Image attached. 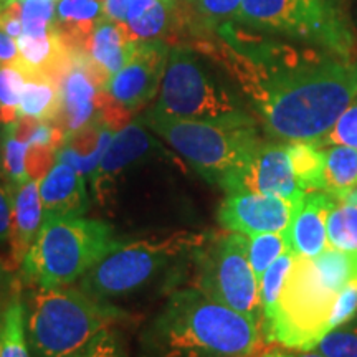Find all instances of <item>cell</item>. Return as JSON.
Segmentation results:
<instances>
[{
    "label": "cell",
    "mask_w": 357,
    "mask_h": 357,
    "mask_svg": "<svg viewBox=\"0 0 357 357\" xmlns=\"http://www.w3.org/2000/svg\"><path fill=\"white\" fill-rule=\"evenodd\" d=\"M328 245L337 250H357V205L334 199L326 220Z\"/></svg>",
    "instance_id": "26"
},
{
    "label": "cell",
    "mask_w": 357,
    "mask_h": 357,
    "mask_svg": "<svg viewBox=\"0 0 357 357\" xmlns=\"http://www.w3.org/2000/svg\"><path fill=\"white\" fill-rule=\"evenodd\" d=\"M153 113L177 119L225 121L250 118L248 109L229 86L202 65L189 47H174Z\"/></svg>",
    "instance_id": "9"
},
{
    "label": "cell",
    "mask_w": 357,
    "mask_h": 357,
    "mask_svg": "<svg viewBox=\"0 0 357 357\" xmlns=\"http://www.w3.org/2000/svg\"><path fill=\"white\" fill-rule=\"evenodd\" d=\"M296 204L257 192H229L218 208V222L225 230L243 235L287 231Z\"/></svg>",
    "instance_id": "13"
},
{
    "label": "cell",
    "mask_w": 357,
    "mask_h": 357,
    "mask_svg": "<svg viewBox=\"0 0 357 357\" xmlns=\"http://www.w3.org/2000/svg\"><path fill=\"white\" fill-rule=\"evenodd\" d=\"M19 58V47L17 40L8 37L0 30V63H10V61Z\"/></svg>",
    "instance_id": "42"
},
{
    "label": "cell",
    "mask_w": 357,
    "mask_h": 357,
    "mask_svg": "<svg viewBox=\"0 0 357 357\" xmlns=\"http://www.w3.org/2000/svg\"><path fill=\"white\" fill-rule=\"evenodd\" d=\"M121 316L82 288H38L25 306L26 337L37 357H73Z\"/></svg>",
    "instance_id": "4"
},
{
    "label": "cell",
    "mask_w": 357,
    "mask_h": 357,
    "mask_svg": "<svg viewBox=\"0 0 357 357\" xmlns=\"http://www.w3.org/2000/svg\"><path fill=\"white\" fill-rule=\"evenodd\" d=\"M287 149L291 167L301 189L306 192L326 189L324 149L314 141H289Z\"/></svg>",
    "instance_id": "20"
},
{
    "label": "cell",
    "mask_w": 357,
    "mask_h": 357,
    "mask_svg": "<svg viewBox=\"0 0 357 357\" xmlns=\"http://www.w3.org/2000/svg\"><path fill=\"white\" fill-rule=\"evenodd\" d=\"M314 142L319 146L344 144L357 149V98L347 106L344 113L339 116L331 131L326 134L323 139Z\"/></svg>",
    "instance_id": "33"
},
{
    "label": "cell",
    "mask_w": 357,
    "mask_h": 357,
    "mask_svg": "<svg viewBox=\"0 0 357 357\" xmlns=\"http://www.w3.org/2000/svg\"><path fill=\"white\" fill-rule=\"evenodd\" d=\"M12 187V222H10V243L12 260L15 265H22L26 253L32 248L43 222V207L40 200L38 182L26 178Z\"/></svg>",
    "instance_id": "17"
},
{
    "label": "cell",
    "mask_w": 357,
    "mask_h": 357,
    "mask_svg": "<svg viewBox=\"0 0 357 357\" xmlns=\"http://www.w3.org/2000/svg\"><path fill=\"white\" fill-rule=\"evenodd\" d=\"M223 190L229 192H257V194L275 195L298 204L306 192L294 176L289 160L287 142L263 141L238 172L234 174Z\"/></svg>",
    "instance_id": "11"
},
{
    "label": "cell",
    "mask_w": 357,
    "mask_h": 357,
    "mask_svg": "<svg viewBox=\"0 0 357 357\" xmlns=\"http://www.w3.org/2000/svg\"><path fill=\"white\" fill-rule=\"evenodd\" d=\"M192 32H211L235 20L242 0H185Z\"/></svg>",
    "instance_id": "25"
},
{
    "label": "cell",
    "mask_w": 357,
    "mask_h": 357,
    "mask_svg": "<svg viewBox=\"0 0 357 357\" xmlns=\"http://www.w3.org/2000/svg\"><path fill=\"white\" fill-rule=\"evenodd\" d=\"M334 197L324 190L307 192L294 208L287 236L289 248L296 257L316 258L328 248L326 220Z\"/></svg>",
    "instance_id": "14"
},
{
    "label": "cell",
    "mask_w": 357,
    "mask_h": 357,
    "mask_svg": "<svg viewBox=\"0 0 357 357\" xmlns=\"http://www.w3.org/2000/svg\"><path fill=\"white\" fill-rule=\"evenodd\" d=\"M0 124H2V109H0ZM3 126V124H2Z\"/></svg>",
    "instance_id": "49"
},
{
    "label": "cell",
    "mask_w": 357,
    "mask_h": 357,
    "mask_svg": "<svg viewBox=\"0 0 357 357\" xmlns=\"http://www.w3.org/2000/svg\"><path fill=\"white\" fill-rule=\"evenodd\" d=\"M56 20L95 22L102 17V3L98 0H60Z\"/></svg>",
    "instance_id": "35"
},
{
    "label": "cell",
    "mask_w": 357,
    "mask_h": 357,
    "mask_svg": "<svg viewBox=\"0 0 357 357\" xmlns=\"http://www.w3.org/2000/svg\"><path fill=\"white\" fill-rule=\"evenodd\" d=\"M12 222V187L0 178V245L6 243L10 235Z\"/></svg>",
    "instance_id": "39"
},
{
    "label": "cell",
    "mask_w": 357,
    "mask_h": 357,
    "mask_svg": "<svg viewBox=\"0 0 357 357\" xmlns=\"http://www.w3.org/2000/svg\"><path fill=\"white\" fill-rule=\"evenodd\" d=\"M17 63L20 65L19 58ZM25 71L26 82L22 89L19 116H30L40 121L55 123L60 114V86L55 79L38 70H29L20 65Z\"/></svg>",
    "instance_id": "19"
},
{
    "label": "cell",
    "mask_w": 357,
    "mask_h": 357,
    "mask_svg": "<svg viewBox=\"0 0 357 357\" xmlns=\"http://www.w3.org/2000/svg\"><path fill=\"white\" fill-rule=\"evenodd\" d=\"M26 82L25 71L17 60L10 63H0V109L2 124L15 123L19 118V105L24 84Z\"/></svg>",
    "instance_id": "29"
},
{
    "label": "cell",
    "mask_w": 357,
    "mask_h": 357,
    "mask_svg": "<svg viewBox=\"0 0 357 357\" xmlns=\"http://www.w3.org/2000/svg\"><path fill=\"white\" fill-rule=\"evenodd\" d=\"M162 2H166V3H177L178 0H162Z\"/></svg>",
    "instance_id": "48"
},
{
    "label": "cell",
    "mask_w": 357,
    "mask_h": 357,
    "mask_svg": "<svg viewBox=\"0 0 357 357\" xmlns=\"http://www.w3.org/2000/svg\"><path fill=\"white\" fill-rule=\"evenodd\" d=\"M128 29L136 42H151L174 37L176 30V3H166L158 0L149 10L141 17L128 20Z\"/></svg>",
    "instance_id": "24"
},
{
    "label": "cell",
    "mask_w": 357,
    "mask_h": 357,
    "mask_svg": "<svg viewBox=\"0 0 357 357\" xmlns=\"http://www.w3.org/2000/svg\"><path fill=\"white\" fill-rule=\"evenodd\" d=\"M3 177V167H2V128H0V178Z\"/></svg>",
    "instance_id": "46"
},
{
    "label": "cell",
    "mask_w": 357,
    "mask_h": 357,
    "mask_svg": "<svg viewBox=\"0 0 357 357\" xmlns=\"http://www.w3.org/2000/svg\"><path fill=\"white\" fill-rule=\"evenodd\" d=\"M158 0H128V20L141 17L142 13L149 10Z\"/></svg>",
    "instance_id": "43"
},
{
    "label": "cell",
    "mask_w": 357,
    "mask_h": 357,
    "mask_svg": "<svg viewBox=\"0 0 357 357\" xmlns=\"http://www.w3.org/2000/svg\"><path fill=\"white\" fill-rule=\"evenodd\" d=\"M3 7H6V6H0V12H2V8H3Z\"/></svg>",
    "instance_id": "50"
},
{
    "label": "cell",
    "mask_w": 357,
    "mask_h": 357,
    "mask_svg": "<svg viewBox=\"0 0 357 357\" xmlns=\"http://www.w3.org/2000/svg\"><path fill=\"white\" fill-rule=\"evenodd\" d=\"M324 149L326 189L333 197L357 187V149L344 144L321 146Z\"/></svg>",
    "instance_id": "21"
},
{
    "label": "cell",
    "mask_w": 357,
    "mask_h": 357,
    "mask_svg": "<svg viewBox=\"0 0 357 357\" xmlns=\"http://www.w3.org/2000/svg\"><path fill=\"white\" fill-rule=\"evenodd\" d=\"M17 291V288L13 287V280L10 275V268L3 263L0 258V314L6 310L8 300L12 298V294Z\"/></svg>",
    "instance_id": "40"
},
{
    "label": "cell",
    "mask_w": 357,
    "mask_h": 357,
    "mask_svg": "<svg viewBox=\"0 0 357 357\" xmlns=\"http://www.w3.org/2000/svg\"><path fill=\"white\" fill-rule=\"evenodd\" d=\"M155 147H159L158 141L147 132L144 121H134L116 132L100 166L89 178L93 194L100 195L129 166L154 154Z\"/></svg>",
    "instance_id": "15"
},
{
    "label": "cell",
    "mask_w": 357,
    "mask_h": 357,
    "mask_svg": "<svg viewBox=\"0 0 357 357\" xmlns=\"http://www.w3.org/2000/svg\"><path fill=\"white\" fill-rule=\"evenodd\" d=\"M312 265L326 288L341 293L347 284L357 280V250L346 252L328 247L321 255L312 258Z\"/></svg>",
    "instance_id": "23"
},
{
    "label": "cell",
    "mask_w": 357,
    "mask_h": 357,
    "mask_svg": "<svg viewBox=\"0 0 357 357\" xmlns=\"http://www.w3.org/2000/svg\"><path fill=\"white\" fill-rule=\"evenodd\" d=\"M248 238V260L255 271L258 281L270 268L271 263L288 252L289 242L287 231H265V234L247 235Z\"/></svg>",
    "instance_id": "27"
},
{
    "label": "cell",
    "mask_w": 357,
    "mask_h": 357,
    "mask_svg": "<svg viewBox=\"0 0 357 357\" xmlns=\"http://www.w3.org/2000/svg\"><path fill=\"white\" fill-rule=\"evenodd\" d=\"M10 2H13V0H0V6H7Z\"/></svg>",
    "instance_id": "47"
},
{
    "label": "cell",
    "mask_w": 357,
    "mask_h": 357,
    "mask_svg": "<svg viewBox=\"0 0 357 357\" xmlns=\"http://www.w3.org/2000/svg\"><path fill=\"white\" fill-rule=\"evenodd\" d=\"M314 349L326 357H357V316L329 331Z\"/></svg>",
    "instance_id": "31"
},
{
    "label": "cell",
    "mask_w": 357,
    "mask_h": 357,
    "mask_svg": "<svg viewBox=\"0 0 357 357\" xmlns=\"http://www.w3.org/2000/svg\"><path fill=\"white\" fill-rule=\"evenodd\" d=\"M25 328V305L17 289L0 314V354L2 357H30Z\"/></svg>",
    "instance_id": "22"
},
{
    "label": "cell",
    "mask_w": 357,
    "mask_h": 357,
    "mask_svg": "<svg viewBox=\"0 0 357 357\" xmlns=\"http://www.w3.org/2000/svg\"><path fill=\"white\" fill-rule=\"evenodd\" d=\"M207 240L205 234L177 230L116 242L79 280V288L98 300L128 296L144 288L167 268L194 255Z\"/></svg>",
    "instance_id": "6"
},
{
    "label": "cell",
    "mask_w": 357,
    "mask_h": 357,
    "mask_svg": "<svg viewBox=\"0 0 357 357\" xmlns=\"http://www.w3.org/2000/svg\"><path fill=\"white\" fill-rule=\"evenodd\" d=\"M118 242L109 223L83 215L47 217L22 270L38 288L79 281Z\"/></svg>",
    "instance_id": "5"
},
{
    "label": "cell",
    "mask_w": 357,
    "mask_h": 357,
    "mask_svg": "<svg viewBox=\"0 0 357 357\" xmlns=\"http://www.w3.org/2000/svg\"><path fill=\"white\" fill-rule=\"evenodd\" d=\"M102 17L119 24H128V0H105Z\"/></svg>",
    "instance_id": "41"
},
{
    "label": "cell",
    "mask_w": 357,
    "mask_h": 357,
    "mask_svg": "<svg viewBox=\"0 0 357 357\" xmlns=\"http://www.w3.org/2000/svg\"><path fill=\"white\" fill-rule=\"evenodd\" d=\"M261 337L258 321L199 288H182L141 333L139 357H250Z\"/></svg>",
    "instance_id": "2"
},
{
    "label": "cell",
    "mask_w": 357,
    "mask_h": 357,
    "mask_svg": "<svg viewBox=\"0 0 357 357\" xmlns=\"http://www.w3.org/2000/svg\"><path fill=\"white\" fill-rule=\"evenodd\" d=\"M136 45L126 24L100 17L89 35L86 53L100 68L113 77L131 60Z\"/></svg>",
    "instance_id": "18"
},
{
    "label": "cell",
    "mask_w": 357,
    "mask_h": 357,
    "mask_svg": "<svg viewBox=\"0 0 357 357\" xmlns=\"http://www.w3.org/2000/svg\"><path fill=\"white\" fill-rule=\"evenodd\" d=\"M357 316V280L337 294L331 316V331Z\"/></svg>",
    "instance_id": "37"
},
{
    "label": "cell",
    "mask_w": 357,
    "mask_h": 357,
    "mask_svg": "<svg viewBox=\"0 0 357 357\" xmlns=\"http://www.w3.org/2000/svg\"><path fill=\"white\" fill-rule=\"evenodd\" d=\"M73 357H126V354L121 339L113 329L108 328Z\"/></svg>",
    "instance_id": "36"
},
{
    "label": "cell",
    "mask_w": 357,
    "mask_h": 357,
    "mask_svg": "<svg viewBox=\"0 0 357 357\" xmlns=\"http://www.w3.org/2000/svg\"><path fill=\"white\" fill-rule=\"evenodd\" d=\"M337 294L321 283L311 258L294 257L275 310L261 323L263 337L287 349H314L331 331Z\"/></svg>",
    "instance_id": "8"
},
{
    "label": "cell",
    "mask_w": 357,
    "mask_h": 357,
    "mask_svg": "<svg viewBox=\"0 0 357 357\" xmlns=\"http://www.w3.org/2000/svg\"><path fill=\"white\" fill-rule=\"evenodd\" d=\"M194 261L197 265L195 288L261 324L260 289L248 260L247 235L230 231L207 240L194 253Z\"/></svg>",
    "instance_id": "10"
},
{
    "label": "cell",
    "mask_w": 357,
    "mask_h": 357,
    "mask_svg": "<svg viewBox=\"0 0 357 357\" xmlns=\"http://www.w3.org/2000/svg\"><path fill=\"white\" fill-rule=\"evenodd\" d=\"M236 24L283 35L341 58H356L357 37L344 0H242Z\"/></svg>",
    "instance_id": "7"
},
{
    "label": "cell",
    "mask_w": 357,
    "mask_h": 357,
    "mask_svg": "<svg viewBox=\"0 0 357 357\" xmlns=\"http://www.w3.org/2000/svg\"><path fill=\"white\" fill-rule=\"evenodd\" d=\"M0 30L7 33L8 37L17 40L24 32V24H22V0H13L7 3L0 12Z\"/></svg>",
    "instance_id": "38"
},
{
    "label": "cell",
    "mask_w": 357,
    "mask_h": 357,
    "mask_svg": "<svg viewBox=\"0 0 357 357\" xmlns=\"http://www.w3.org/2000/svg\"><path fill=\"white\" fill-rule=\"evenodd\" d=\"M294 357H326V356H323L316 349H311V351H300Z\"/></svg>",
    "instance_id": "45"
},
{
    "label": "cell",
    "mask_w": 357,
    "mask_h": 357,
    "mask_svg": "<svg viewBox=\"0 0 357 357\" xmlns=\"http://www.w3.org/2000/svg\"><path fill=\"white\" fill-rule=\"evenodd\" d=\"M195 48L229 71L275 139H323L357 98V58L261 38L230 22Z\"/></svg>",
    "instance_id": "1"
},
{
    "label": "cell",
    "mask_w": 357,
    "mask_h": 357,
    "mask_svg": "<svg viewBox=\"0 0 357 357\" xmlns=\"http://www.w3.org/2000/svg\"><path fill=\"white\" fill-rule=\"evenodd\" d=\"M142 121L205 181L223 187L263 142L253 116L225 121L177 119L149 111Z\"/></svg>",
    "instance_id": "3"
},
{
    "label": "cell",
    "mask_w": 357,
    "mask_h": 357,
    "mask_svg": "<svg viewBox=\"0 0 357 357\" xmlns=\"http://www.w3.org/2000/svg\"><path fill=\"white\" fill-rule=\"evenodd\" d=\"M29 144L19 141L12 131V124L2 126V167L8 184L26 181L25 154Z\"/></svg>",
    "instance_id": "30"
},
{
    "label": "cell",
    "mask_w": 357,
    "mask_h": 357,
    "mask_svg": "<svg viewBox=\"0 0 357 357\" xmlns=\"http://www.w3.org/2000/svg\"><path fill=\"white\" fill-rule=\"evenodd\" d=\"M0 357H2V354H0Z\"/></svg>",
    "instance_id": "52"
},
{
    "label": "cell",
    "mask_w": 357,
    "mask_h": 357,
    "mask_svg": "<svg viewBox=\"0 0 357 357\" xmlns=\"http://www.w3.org/2000/svg\"><path fill=\"white\" fill-rule=\"evenodd\" d=\"M43 218L83 215L88 211L86 178L71 164L56 160L50 172L38 182Z\"/></svg>",
    "instance_id": "16"
},
{
    "label": "cell",
    "mask_w": 357,
    "mask_h": 357,
    "mask_svg": "<svg viewBox=\"0 0 357 357\" xmlns=\"http://www.w3.org/2000/svg\"><path fill=\"white\" fill-rule=\"evenodd\" d=\"M55 0H22V33H47L55 26Z\"/></svg>",
    "instance_id": "32"
},
{
    "label": "cell",
    "mask_w": 357,
    "mask_h": 357,
    "mask_svg": "<svg viewBox=\"0 0 357 357\" xmlns=\"http://www.w3.org/2000/svg\"><path fill=\"white\" fill-rule=\"evenodd\" d=\"M169 52L164 40L137 42L131 60L109 78L106 91L126 109H139L159 95Z\"/></svg>",
    "instance_id": "12"
},
{
    "label": "cell",
    "mask_w": 357,
    "mask_h": 357,
    "mask_svg": "<svg viewBox=\"0 0 357 357\" xmlns=\"http://www.w3.org/2000/svg\"><path fill=\"white\" fill-rule=\"evenodd\" d=\"M294 253L291 250L284 252L278 260L271 263L270 268L261 275L258 281V289H260V303H261V323L273 312L276 301H278L281 289L284 287L289 271H291L294 263Z\"/></svg>",
    "instance_id": "28"
},
{
    "label": "cell",
    "mask_w": 357,
    "mask_h": 357,
    "mask_svg": "<svg viewBox=\"0 0 357 357\" xmlns=\"http://www.w3.org/2000/svg\"><path fill=\"white\" fill-rule=\"evenodd\" d=\"M98 2H101V3H102V2H105V0H98Z\"/></svg>",
    "instance_id": "51"
},
{
    "label": "cell",
    "mask_w": 357,
    "mask_h": 357,
    "mask_svg": "<svg viewBox=\"0 0 357 357\" xmlns=\"http://www.w3.org/2000/svg\"><path fill=\"white\" fill-rule=\"evenodd\" d=\"M58 160V153L50 146L29 144L25 154V171L30 181L40 182L52 171Z\"/></svg>",
    "instance_id": "34"
},
{
    "label": "cell",
    "mask_w": 357,
    "mask_h": 357,
    "mask_svg": "<svg viewBox=\"0 0 357 357\" xmlns=\"http://www.w3.org/2000/svg\"><path fill=\"white\" fill-rule=\"evenodd\" d=\"M258 357H294V356L289 354V352L281 351V349H273V351H268V352H265V354H261Z\"/></svg>",
    "instance_id": "44"
}]
</instances>
